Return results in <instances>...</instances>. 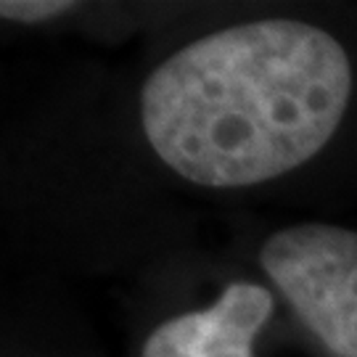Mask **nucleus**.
<instances>
[{"mask_svg":"<svg viewBox=\"0 0 357 357\" xmlns=\"http://www.w3.org/2000/svg\"><path fill=\"white\" fill-rule=\"evenodd\" d=\"M259 268L333 357H357V230L296 222L270 233Z\"/></svg>","mask_w":357,"mask_h":357,"instance_id":"2","label":"nucleus"},{"mask_svg":"<svg viewBox=\"0 0 357 357\" xmlns=\"http://www.w3.org/2000/svg\"><path fill=\"white\" fill-rule=\"evenodd\" d=\"M275 310L273 294L255 281H233L212 305L162 320L141 357H255V342Z\"/></svg>","mask_w":357,"mask_h":357,"instance_id":"3","label":"nucleus"},{"mask_svg":"<svg viewBox=\"0 0 357 357\" xmlns=\"http://www.w3.org/2000/svg\"><path fill=\"white\" fill-rule=\"evenodd\" d=\"M352 61L328 29L255 19L191 40L138 96L149 149L180 180L233 191L315 159L352 101Z\"/></svg>","mask_w":357,"mask_h":357,"instance_id":"1","label":"nucleus"},{"mask_svg":"<svg viewBox=\"0 0 357 357\" xmlns=\"http://www.w3.org/2000/svg\"><path fill=\"white\" fill-rule=\"evenodd\" d=\"M72 11H77V3L72 0H3L0 3V16L16 24H43Z\"/></svg>","mask_w":357,"mask_h":357,"instance_id":"4","label":"nucleus"}]
</instances>
